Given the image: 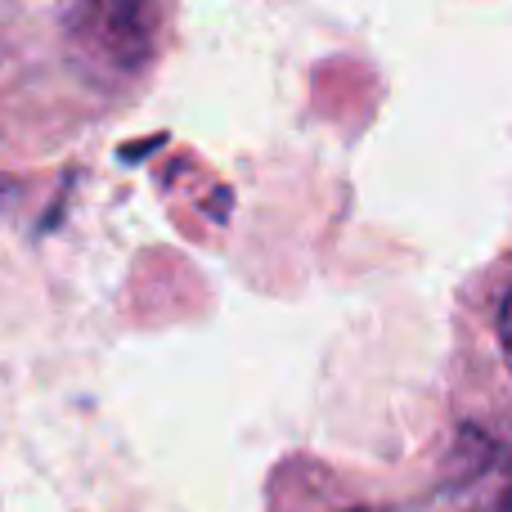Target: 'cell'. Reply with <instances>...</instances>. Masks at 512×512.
<instances>
[{"instance_id": "6da1fadb", "label": "cell", "mask_w": 512, "mask_h": 512, "mask_svg": "<svg viewBox=\"0 0 512 512\" xmlns=\"http://www.w3.org/2000/svg\"><path fill=\"white\" fill-rule=\"evenodd\" d=\"M59 23L77 68L104 86L135 81L158 59V0H63Z\"/></svg>"}, {"instance_id": "7a4b0ae2", "label": "cell", "mask_w": 512, "mask_h": 512, "mask_svg": "<svg viewBox=\"0 0 512 512\" xmlns=\"http://www.w3.org/2000/svg\"><path fill=\"white\" fill-rule=\"evenodd\" d=\"M450 477L468 512H512V441H499L486 427H463Z\"/></svg>"}, {"instance_id": "3957f363", "label": "cell", "mask_w": 512, "mask_h": 512, "mask_svg": "<svg viewBox=\"0 0 512 512\" xmlns=\"http://www.w3.org/2000/svg\"><path fill=\"white\" fill-rule=\"evenodd\" d=\"M495 337H499V351H504L508 369H512V288L499 297V310H495Z\"/></svg>"}]
</instances>
